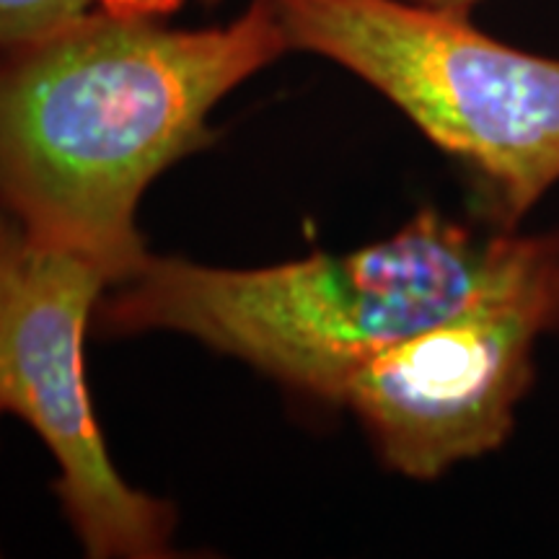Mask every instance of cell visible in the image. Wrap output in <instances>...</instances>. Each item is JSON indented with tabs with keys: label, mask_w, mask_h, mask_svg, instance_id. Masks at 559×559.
<instances>
[{
	"label": "cell",
	"mask_w": 559,
	"mask_h": 559,
	"mask_svg": "<svg viewBox=\"0 0 559 559\" xmlns=\"http://www.w3.org/2000/svg\"><path fill=\"white\" fill-rule=\"evenodd\" d=\"M557 262V234H479L428 207L379 243L277 267L218 270L148 254L104 300L99 321L111 334H192L340 404L347 381L383 349Z\"/></svg>",
	"instance_id": "2"
},
{
	"label": "cell",
	"mask_w": 559,
	"mask_h": 559,
	"mask_svg": "<svg viewBox=\"0 0 559 559\" xmlns=\"http://www.w3.org/2000/svg\"><path fill=\"white\" fill-rule=\"evenodd\" d=\"M272 0L213 29L111 13L0 47V213L120 285L148 260L145 187L207 143V115L288 52Z\"/></svg>",
	"instance_id": "1"
},
{
	"label": "cell",
	"mask_w": 559,
	"mask_h": 559,
	"mask_svg": "<svg viewBox=\"0 0 559 559\" xmlns=\"http://www.w3.org/2000/svg\"><path fill=\"white\" fill-rule=\"evenodd\" d=\"M417 3L425 5H438V9H459V11H469L472 5H477L479 0H417Z\"/></svg>",
	"instance_id": "7"
},
{
	"label": "cell",
	"mask_w": 559,
	"mask_h": 559,
	"mask_svg": "<svg viewBox=\"0 0 559 559\" xmlns=\"http://www.w3.org/2000/svg\"><path fill=\"white\" fill-rule=\"evenodd\" d=\"M557 326L559 262L383 349L347 381L340 404L386 466L436 479L506 443L534 379L536 342Z\"/></svg>",
	"instance_id": "5"
},
{
	"label": "cell",
	"mask_w": 559,
	"mask_h": 559,
	"mask_svg": "<svg viewBox=\"0 0 559 559\" xmlns=\"http://www.w3.org/2000/svg\"><path fill=\"white\" fill-rule=\"evenodd\" d=\"M290 50L337 62L464 160L513 228L559 181V60L417 0H272Z\"/></svg>",
	"instance_id": "3"
},
{
	"label": "cell",
	"mask_w": 559,
	"mask_h": 559,
	"mask_svg": "<svg viewBox=\"0 0 559 559\" xmlns=\"http://www.w3.org/2000/svg\"><path fill=\"white\" fill-rule=\"evenodd\" d=\"M181 3L185 0H0V47L47 37L91 13L164 19Z\"/></svg>",
	"instance_id": "6"
},
{
	"label": "cell",
	"mask_w": 559,
	"mask_h": 559,
	"mask_svg": "<svg viewBox=\"0 0 559 559\" xmlns=\"http://www.w3.org/2000/svg\"><path fill=\"white\" fill-rule=\"evenodd\" d=\"M109 277L0 213V412L58 461V495L91 557H164L166 502L132 489L107 456L83 381V332Z\"/></svg>",
	"instance_id": "4"
}]
</instances>
